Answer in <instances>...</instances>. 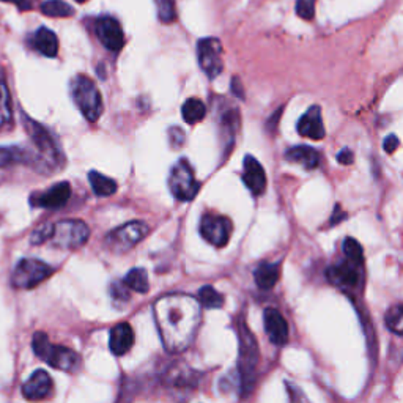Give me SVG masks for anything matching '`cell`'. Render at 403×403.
Masks as SVG:
<instances>
[{"instance_id": "obj_1", "label": "cell", "mask_w": 403, "mask_h": 403, "mask_svg": "<svg viewBox=\"0 0 403 403\" xmlns=\"http://www.w3.org/2000/svg\"><path fill=\"white\" fill-rule=\"evenodd\" d=\"M200 303L183 293L166 294L153 306L162 345L169 353H183L194 342L202 322Z\"/></svg>"}, {"instance_id": "obj_2", "label": "cell", "mask_w": 403, "mask_h": 403, "mask_svg": "<svg viewBox=\"0 0 403 403\" xmlns=\"http://www.w3.org/2000/svg\"><path fill=\"white\" fill-rule=\"evenodd\" d=\"M24 128H26L30 141L33 142L41 167L58 171L65 164V156L51 131L27 116H24Z\"/></svg>"}, {"instance_id": "obj_3", "label": "cell", "mask_w": 403, "mask_h": 403, "mask_svg": "<svg viewBox=\"0 0 403 403\" xmlns=\"http://www.w3.org/2000/svg\"><path fill=\"white\" fill-rule=\"evenodd\" d=\"M32 348L37 356L45 361L46 364H49L54 369L70 372L79 370L81 367V358L77 356V353L62 345H54L51 344L49 338L45 333H37L32 339Z\"/></svg>"}, {"instance_id": "obj_4", "label": "cell", "mask_w": 403, "mask_h": 403, "mask_svg": "<svg viewBox=\"0 0 403 403\" xmlns=\"http://www.w3.org/2000/svg\"><path fill=\"white\" fill-rule=\"evenodd\" d=\"M71 98L88 122H96L103 113V98L96 84L86 74L76 76L70 84Z\"/></svg>"}, {"instance_id": "obj_5", "label": "cell", "mask_w": 403, "mask_h": 403, "mask_svg": "<svg viewBox=\"0 0 403 403\" xmlns=\"http://www.w3.org/2000/svg\"><path fill=\"white\" fill-rule=\"evenodd\" d=\"M239 359H238V370L239 378H242V389L244 393L254 388L255 372L258 364V347L255 338L252 335L249 328L244 323L239 324Z\"/></svg>"}, {"instance_id": "obj_6", "label": "cell", "mask_w": 403, "mask_h": 403, "mask_svg": "<svg viewBox=\"0 0 403 403\" xmlns=\"http://www.w3.org/2000/svg\"><path fill=\"white\" fill-rule=\"evenodd\" d=\"M90 228L84 221L63 219L52 224L49 242L60 249H77L87 243Z\"/></svg>"}, {"instance_id": "obj_7", "label": "cell", "mask_w": 403, "mask_h": 403, "mask_svg": "<svg viewBox=\"0 0 403 403\" xmlns=\"http://www.w3.org/2000/svg\"><path fill=\"white\" fill-rule=\"evenodd\" d=\"M150 232V227L142 221H131L128 224L112 230L106 237V248L116 254H123L141 243Z\"/></svg>"}, {"instance_id": "obj_8", "label": "cell", "mask_w": 403, "mask_h": 403, "mask_svg": "<svg viewBox=\"0 0 403 403\" xmlns=\"http://www.w3.org/2000/svg\"><path fill=\"white\" fill-rule=\"evenodd\" d=\"M54 273V268L49 264L37 260V258H22V260L16 264L13 276H11V282L16 288L21 290H30L45 282Z\"/></svg>"}, {"instance_id": "obj_9", "label": "cell", "mask_w": 403, "mask_h": 403, "mask_svg": "<svg viewBox=\"0 0 403 403\" xmlns=\"http://www.w3.org/2000/svg\"><path fill=\"white\" fill-rule=\"evenodd\" d=\"M169 188L177 200L189 202L197 196L198 183L188 159H180L171 172Z\"/></svg>"}, {"instance_id": "obj_10", "label": "cell", "mask_w": 403, "mask_h": 403, "mask_svg": "<svg viewBox=\"0 0 403 403\" xmlns=\"http://www.w3.org/2000/svg\"><path fill=\"white\" fill-rule=\"evenodd\" d=\"M198 65L203 73L208 76V79L218 77L222 70H224V62H222V45L218 38H203L197 45Z\"/></svg>"}, {"instance_id": "obj_11", "label": "cell", "mask_w": 403, "mask_h": 403, "mask_svg": "<svg viewBox=\"0 0 403 403\" xmlns=\"http://www.w3.org/2000/svg\"><path fill=\"white\" fill-rule=\"evenodd\" d=\"M232 228L230 219L218 214H205L200 222V235L203 239L216 248H224L228 243Z\"/></svg>"}, {"instance_id": "obj_12", "label": "cell", "mask_w": 403, "mask_h": 403, "mask_svg": "<svg viewBox=\"0 0 403 403\" xmlns=\"http://www.w3.org/2000/svg\"><path fill=\"white\" fill-rule=\"evenodd\" d=\"M95 33L106 49H109L112 52H118L125 45V35L122 26H120V22L117 19H113L111 16L100 17V19L96 21Z\"/></svg>"}, {"instance_id": "obj_13", "label": "cell", "mask_w": 403, "mask_h": 403, "mask_svg": "<svg viewBox=\"0 0 403 403\" xmlns=\"http://www.w3.org/2000/svg\"><path fill=\"white\" fill-rule=\"evenodd\" d=\"M71 197V184L68 182H60L54 184L41 194H35L30 198V203L33 207L38 208H47V210H58L66 205V202Z\"/></svg>"}, {"instance_id": "obj_14", "label": "cell", "mask_w": 403, "mask_h": 403, "mask_svg": "<svg viewBox=\"0 0 403 403\" xmlns=\"http://www.w3.org/2000/svg\"><path fill=\"white\" fill-rule=\"evenodd\" d=\"M52 380L47 372L37 370L24 383L22 395L30 402H41L52 394Z\"/></svg>"}, {"instance_id": "obj_15", "label": "cell", "mask_w": 403, "mask_h": 403, "mask_svg": "<svg viewBox=\"0 0 403 403\" xmlns=\"http://www.w3.org/2000/svg\"><path fill=\"white\" fill-rule=\"evenodd\" d=\"M243 182L252 194L262 196L267 189V173L254 156L248 155L244 158V171H243Z\"/></svg>"}, {"instance_id": "obj_16", "label": "cell", "mask_w": 403, "mask_h": 403, "mask_svg": "<svg viewBox=\"0 0 403 403\" xmlns=\"http://www.w3.org/2000/svg\"><path fill=\"white\" fill-rule=\"evenodd\" d=\"M359 264H354L351 262H340L334 267H331L328 269V279L333 282L334 285L344 287V288H351L356 287L359 284L361 273H359Z\"/></svg>"}, {"instance_id": "obj_17", "label": "cell", "mask_w": 403, "mask_h": 403, "mask_svg": "<svg viewBox=\"0 0 403 403\" xmlns=\"http://www.w3.org/2000/svg\"><path fill=\"white\" fill-rule=\"evenodd\" d=\"M263 322L269 340L274 345H285L288 340V324L280 312L271 308L267 309L263 315Z\"/></svg>"}, {"instance_id": "obj_18", "label": "cell", "mask_w": 403, "mask_h": 403, "mask_svg": "<svg viewBox=\"0 0 403 403\" xmlns=\"http://www.w3.org/2000/svg\"><path fill=\"white\" fill-rule=\"evenodd\" d=\"M298 132L309 139L320 141L324 137V125L322 118V111L318 106L309 107V111L298 120Z\"/></svg>"}, {"instance_id": "obj_19", "label": "cell", "mask_w": 403, "mask_h": 403, "mask_svg": "<svg viewBox=\"0 0 403 403\" xmlns=\"http://www.w3.org/2000/svg\"><path fill=\"white\" fill-rule=\"evenodd\" d=\"M134 345V331L128 323H118L111 329L109 348L116 356H123Z\"/></svg>"}, {"instance_id": "obj_20", "label": "cell", "mask_w": 403, "mask_h": 403, "mask_svg": "<svg viewBox=\"0 0 403 403\" xmlns=\"http://www.w3.org/2000/svg\"><path fill=\"white\" fill-rule=\"evenodd\" d=\"M13 164H29L41 167L37 153L22 147H0V167Z\"/></svg>"}, {"instance_id": "obj_21", "label": "cell", "mask_w": 403, "mask_h": 403, "mask_svg": "<svg viewBox=\"0 0 403 403\" xmlns=\"http://www.w3.org/2000/svg\"><path fill=\"white\" fill-rule=\"evenodd\" d=\"M285 158L292 162H297V164H301L308 171H314L320 166V153L315 148L306 145H298L287 150Z\"/></svg>"}, {"instance_id": "obj_22", "label": "cell", "mask_w": 403, "mask_h": 403, "mask_svg": "<svg viewBox=\"0 0 403 403\" xmlns=\"http://www.w3.org/2000/svg\"><path fill=\"white\" fill-rule=\"evenodd\" d=\"M33 46L43 54L45 57L54 58L58 54V38L57 35L47 27H40L33 35Z\"/></svg>"}, {"instance_id": "obj_23", "label": "cell", "mask_w": 403, "mask_h": 403, "mask_svg": "<svg viewBox=\"0 0 403 403\" xmlns=\"http://www.w3.org/2000/svg\"><path fill=\"white\" fill-rule=\"evenodd\" d=\"M280 276V264L279 263H262L254 271L255 284L262 290H269L278 284Z\"/></svg>"}, {"instance_id": "obj_24", "label": "cell", "mask_w": 403, "mask_h": 403, "mask_svg": "<svg viewBox=\"0 0 403 403\" xmlns=\"http://www.w3.org/2000/svg\"><path fill=\"white\" fill-rule=\"evenodd\" d=\"M88 182H90V186H92L93 192L98 197H109L112 194H116L118 189L117 183L113 182L112 178L106 177L103 175V173H100L96 171H92L88 173Z\"/></svg>"}, {"instance_id": "obj_25", "label": "cell", "mask_w": 403, "mask_h": 403, "mask_svg": "<svg viewBox=\"0 0 403 403\" xmlns=\"http://www.w3.org/2000/svg\"><path fill=\"white\" fill-rule=\"evenodd\" d=\"M183 120L188 125L200 123L207 116V106L197 98H189L182 107Z\"/></svg>"}, {"instance_id": "obj_26", "label": "cell", "mask_w": 403, "mask_h": 403, "mask_svg": "<svg viewBox=\"0 0 403 403\" xmlns=\"http://www.w3.org/2000/svg\"><path fill=\"white\" fill-rule=\"evenodd\" d=\"M125 284L129 290H134L137 293H147L150 284H148V276L147 271L143 268H134L126 274L125 278Z\"/></svg>"}, {"instance_id": "obj_27", "label": "cell", "mask_w": 403, "mask_h": 403, "mask_svg": "<svg viewBox=\"0 0 403 403\" xmlns=\"http://www.w3.org/2000/svg\"><path fill=\"white\" fill-rule=\"evenodd\" d=\"M41 13L51 17H70L74 15V10L63 0H47L41 5Z\"/></svg>"}, {"instance_id": "obj_28", "label": "cell", "mask_w": 403, "mask_h": 403, "mask_svg": "<svg viewBox=\"0 0 403 403\" xmlns=\"http://www.w3.org/2000/svg\"><path fill=\"white\" fill-rule=\"evenodd\" d=\"M198 303L207 309H219L224 304V297L212 285H205L198 292Z\"/></svg>"}, {"instance_id": "obj_29", "label": "cell", "mask_w": 403, "mask_h": 403, "mask_svg": "<svg viewBox=\"0 0 403 403\" xmlns=\"http://www.w3.org/2000/svg\"><path fill=\"white\" fill-rule=\"evenodd\" d=\"M11 120V100L8 86L3 76L0 74V128Z\"/></svg>"}, {"instance_id": "obj_30", "label": "cell", "mask_w": 403, "mask_h": 403, "mask_svg": "<svg viewBox=\"0 0 403 403\" xmlns=\"http://www.w3.org/2000/svg\"><path fill=\"white\" fill-rule=\"evenodd\" d=\"M386 326L389 331H393L394 334L403 335V306H394L386 312L384 317Z\"/></svg>"}, {"instance_id": "obj_31", "label": "cell", "mask_w": 403, "mask_h": 403, "mask_svg": "<svg viewBox=\"0 0 403 403\" xmlns=\"http://www.w3.org/2000/svg\"><path fill=\"white\" fill-rule=\"evenodd\" d=\"M344 252H345V257H347L348 262L363 267L364 264V251H363V246H361L356 239L347 238L344 242Z\"/></svg>"}, {"instance_id": "obj_32", "label": "cell", "mask_w": 403, "mask_h": 403, "mask_svg": "<svg viewBox=\"0 0 403 403\" xmlns=\"http://www.w3.org/2000/svg\"><path fill=\"white\" fill-rule=\"evenodd\" d=\"M156 8H158V17L166 24L173 22L177 19L175 0H155Z\"/></svg>"}, {"instance_id": "obj_33", "label": "cell", "mask_w": 403, "mask_h": 403, "mask_svg": "<svg viewBox=\"0 0 403 403\" xmlns=\"http://www.w3.org/2000/svg\"><path fill=\"white\" fill-rule=\"evenodd\" d=\"M111 297L116 304H126L129 301V288L125 282H113L111 285Z\"/></svg>"}, {"instance_id": "obj_34", "label": "cell", "mask_w": 403, "mask_h": 403, "mask_svg": "<svg viewBox=\"0 0 403 403\" xmlns=\"http://www.w3.org/2000/svg\"><path fill=\"white\" fill-rule=\"evenodd\" d=\"M297 13L306 21H310L315 16V0H298Z\"/></svg>"}, {"instance_id": "obj_35", "label": "cell", "mask_w": 403, "mask_h": 403, "mask_svg": "<svg viewBox=\"0 0 403 403\" xmlns=\"http://www.w3.org/2000/svg\"><path fill=\"white\" fill-rule=\"evenodd\" d=\"M51 233H52V224L41 226L40 228H37V230L32 233V238H30V242H32L33 244H41L45 242H49Z\"/></svg>"}, {"instance_id": "obj_36", "label": "cell", "mask_w": 403, "mask_h": 403, "mask_svg": "<svg viewBox=\"0 0 403 403\" xmlns=\"http://www.w3.org/2000/svg\"><path fill=\"white\" fill-rule=\"evenodd\" d=\"M169 141H171V145L173 148H180L183 145L184 142V132L182 131V128H178V126H173V128L169 129Z\"/></svg>"}, {"instance_id": "obj_37", "label": "cell", "mask_w": 403, "mask_h": 403, "mask_svg": "<svg viewBox=\"0 0 403 403\" xmlns=\"http://www.w3.org/2000/svg\"><path fill=\"white\" fill-rule=\"evenodd\" d=\"M397 147H399V139H397V136L390 134L389 137H386V141H384V152L394 153Z\"/></svg>"}, {"instance_id": "obj_38", "label": "cell", "mask_w": 403, "mask_h": 403, "mask_svg": "<svg viewBox=\"0 0 403 403\" xmlns=\"http://www.w3.org/2000/svg\"><path fill=\"white\" fill-rule=\"evenodd\" d=\"M347 218V214L344 213V210H342L339 205L334 208V213L333 216H331V222H329V226H335V224H339V222H342V219H345Z\"/></svg>"}, {"instance_id": "obj_39", "label": "cell", "mask_w": 403, "mask_h": 403, "mask_svg": "<svg viewBox=\"0 0 403 403\" xmlns=\"http://www.w3.org/2000/svg\"><path fill=\"white\" fill-rule=\"evenodd\" d=\"M338 161L340 162V164H351L353 162V153H351V150H348V148H344L342 152L338 155Z\"/></svg>"}, {"instance_id": "obj_40", "label": "cell", "mask_w": 403, "mask_h": 403, "mask_svg": "<svg viewBox=\"0 0 403 403\" xmlns=\"http://www.w3.org/2000/svg\"><path fill=\"white\" fill-rule=\"evenodd\" d=\"M2 2L15 3L19 10H30L33 7V0H2Z\"/></svg>"}, {"instance_id": "obj_41", "label": "cell", "mask_w": 403, "mask_h": 403, "mask_svg": "<svg viewBox=\"0 0 403 403\" xmlns=\"http://www.w3.org/2000/svg\"><path fill=\"white\" fill-rule=\"evenodd\" d=\"M232 90H233V93L239 96V98H244V92H243V87H242V82H239L237 77L235 79H232Z\"/></svg>"}, {"instance_id": "obj_42", "label": "cell", "mask_w": 403, "mask_h": 403, "mask_svg": "<svg viewBox=\"0 0 403 403\" xmlns=\"http://www.w3.org/2000/svg\"><path fill=\"white\" fill-rule=\"evenodd\" d=\"M77 3H84V2H87V0H76Z\"/></svg>"}]
</instances>
